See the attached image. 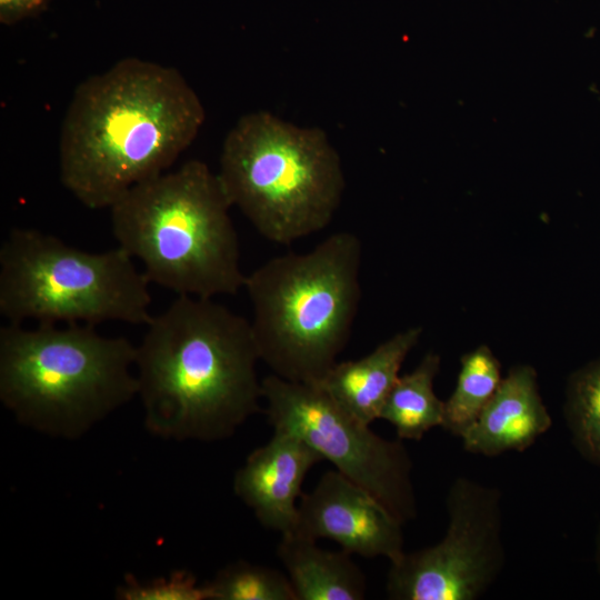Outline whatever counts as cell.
Returning <instances> with one entry per match:
<instances>
[{
    "label": "cell",
    "mask_w": 600,
    "mask_h": 600,
    "mask_svg": "<svg viewBox=\"0 0 600 600\" xmlns=\"http://www.w3.org/2000/svg\"><path fill=\"white\" fill-rule=\"evenodd\" d=\"M402 526L369 491L330 470L300 497L293 531L333 540L351 554L392 561L404 552Z\"/></svg>",
    "instance_id": "obj_10"
},
{
    "label": "cell",
    "mask_w": 600,
    "mask_h": 600,
    "mask_svg": "<svg viewBox=\"0 0 600 600\" xmlns=\"http://www.w3.org/2000/svg\"><path fill=\"white\" fill-rule=\"evenodd\" d=\"M273 429L294 433L336 470L383 503L403 524L417 517L412 461L401 441L387 440L342 410L317 383L269 374L261 380Z\"/></svg>",
    "instance_id": "obj_8"
},
{
    "label": "cell",
    "mask_w": 600,
    "mask_h": 600,
    "mask_svg": "<svg viewBox=\"0 0 600 600\" xmlns=\"http://www.w3.org/2000/svg\"><path fill=\"white\" fill-rule=\"evenodd\" d=\"M203 584L208 600H297L287 574L243 560L222 568Z\"/></svg>",
    "instance_id": "obj_18"
},
{
    "label": "cell",
    "mask_w": 600,
    "mask_h": 600,
    "mask_svg": "<svg viewBox=\"0 0 600 600\" xmlns=\"http://www.w3.org/2000/svg\"><path fill=\"white\" fill-rule=\"evenodd\" d=\"M316 541L290 531L281 534L277 548L297 600L364 599L366 577L351 553L322 549Z\"/></svg>",
    "instance_id": "obj_14"
},
{
    "label": "cell",
    "mask_w": 600,
    "mask_h": 600,
    "mask_svg": "<svg viewBox=\"0 0 600 600\" xmlns=\"http://www.w3.org/2000/svg\"><path fill=\"white\" fill-rule=\"evenodd\" d=\"M448 528L438 543L390 561L387 594L394 600H474L506 563L501 492L467 477L447 494Z\"/></svg>",
    "instance_id": "obj_9"
},
{
    "label": "cell",
    "mask_w": 600,
    "mask_h": 600,
    "mask_svg": "<svg viewBox=\"0 0 600 600\" xmlns=\"http://www.w3.org/2000/svg\"><path fill=\"white\" fill-rule=\"evenodd\" d=\"M501 380L500 362L488 346L464 353L454 390L444 401L441 428L460 438L480 416Z\"/></svg>",
    "instance_id": "obj_16"
},
{
    "label": "cell",
    "mask_w": 600,
    "mask_h": 600,
    "mask_svg": "<svg viewBox=\"0 0 600 600\" xmlns=\"http://www.w3.org/2000/svg\"><path fill=\"white\" fill-rule=\"evenodd\" d=\"M116 598L120 600H208L204 584L187 570H177L166 578L148 582L127 576L123 584L117 588Z\"/></svg>",
    "instance_id": "obj_19"
},
{
    "label": "cell",
    "mask_w": 600,
    "mask_h": 600,
    "mask_svg": "<svg viewBox=\"0 0 600 600\" xmlns=\"http://www.w3.org/2000/svg\"><path fill=\"white\" fill-rule=\"evenodd\" d=\"M146 327L134 368L149 432L218 441L260 411L250 320L212 299L177 296Z\"/></svg>",
    "instance_id": "obj_2"
},
{
    "label": "cell",
    "mask_w": 600,
    "mask_h": 600,
    "mask_svg": "<svg viewBox=\"0 0 600 600\" xmlns=\"http://www.w3.org/2000/svg\"><path fill=\"white\" fill-rule=\"evenodd\" d=\"M421 333V327L400 331L358 360L336 362L316 383L342 410L370 424L379 419L401 366Z\"/></svg>",
    "instance_id": "obj_13"
},
{
    "label": "cell",
    "mask_w": 600,
    "mask_h": 600,
    "mask_svg": "<svg viewBox=\"0 0 600 600\" xmlns=\"http://www.w3.org/2000/svg\"><path fill=\"white\" fill-rule=\"evenodd\" d=\"M49 0H0V21L14 24L43 11Z\"/></svg>",
    "instance_id": "obj_20"
},
{
    "label": "cell",
    "mask_w": 600,
    "mask_h": 600,
    "mask_svg": "<svg viewBox=\"0 0 600 600\" xmlns=\"http://www.w3.org/2000/svg\"><path fill=\"white\" fill-rule=\"evenodd\" d=\"M440 356L427 353L409 373L399 376L379 419L391 423L400 440H420L443 423L444 401L433 390L440 370Z\"/></svg>",
    "instance_id": "obj_15"
},
{
    "label": "cell",
    "mask_w": 600,
    "mask_h": 600,
    "mask_svg": "<svg viewBox=\"0 0 600 600\" xmlns=\"http://www.w3.org/2000/svg\"><path fill=\"white\" fill-rule=\"evenodd\" d=\"M564 417L580 454L600 464V356L570 374Z\"/></svg>",
    "instance_id": "obj_17"
},
{
    "label": "cell",
    "mask_w": 600,
    "mask_h": 600,
    "mask_svg": "<svg viewBox=\"0 0 600 600\" xmlns=\"http://www.w3.org/2000/svg\"><path fill=\"white\" fill-rule=\"evenodd\" d=\"M217 174L231 207L279 244L326 228L346 188L339 153L322 129L268 111L239 118L224 138Z\"/></svg>",
    "instance_id": "obj_6"
},
{
    "label": "cell",
    "mask_w": 600,
    "mask_h": 600,
    "mask_svg": "<svg viewBox=\"0 0 600 600\" xmlns=\"http://www.w3.org/2000/svg\"><path fill=\"white\" fill-rule=\"evenodd\" d=\"M323 458L292 432L273 429L271 439L253 450L236 472L233 491L264 528L293 531L297 499L311 468Z\"/></svg>",
    "instance_id": "obj_11"
},
{
    "label": "cell",
    "mask_w": 600,
    "mask_h": 600,
    "mask_svg": "<svg viewBox=\"0 0 600 600\" xmlns=\"http://www.w3.org/2000/svg\"><path fill=\"white\" fill-rule=\"evenodd\" d=\"M361 261L360 238L340 231L246 276L253 337L273 374L316 383L337 362L359 309Z\"/></svg>",
    "instance_id": "obj_5"
},
{
    "label": "cell",
    "mask_w": 600,
    "mask_h": 600,
    "mask_svg": "<svg viewBox=\"0 0 600 600\" xmlns=\"http://www.w3.org/2000/svg\"><path fill=\"white\" fill-rule=\"evenodd\" d=\"M150 281L119 246L88 252L31 228H13L0 248V313L9 323L147 326Z\"/></svg>",
    "instance_id": "obj_7"
},
{
    "label": "cell",
    "mask_w": 600,
    "mask_h": 600,
    "mask_svg": "<svg viewBox=\"0 0 600 600\" xmlns=\"http://www.w3.org/2000/svg\"><path fill=\"white\" fill-rule=\"evenodd\" d=\"M596 558H597L599 570H600V528H599L598 537H597Z\"/></svg>",
    "instance_id": "obj_21"
},
{
    "label": "cell",
    "mask_w": 600,
    "mask_h": 600,
    "mask_svg": "<svg viewBox=\"0 0 600 600\" xmlns=\"http://www.w3.org/2000/svg\"><path fill=\"white\" fill-rule=\"evenodd\" d=\"M136 349L93 326L0 329V400L44 434L77 439L138 394Z\"/></svg>",
    "instance_id": "obj_4"
},
{
    "label": "cell",
    "mask_w": 600,
    "mask_h": 600,
    "mask_svg": "<svg viewBox=\"0 0 600 600\" xmlns=\"http://www.w3.org/2000/svg\"><path fill=\"white\" fill-rule=\"evenodd\" d=\"M204 118L200 98L176 68L119 60L74 90L59 139L60 180L87 208L109 209L166 172Z\"/></svg>",
    "instance_id": "obj_1"
},
{
    "label": "cell",
    "mask_w": 600,
    "mask_h": 600,
    "mask_svg": "<svg viewBox=\"0 0 600 600\" xmlns=\"http://www.w3.org/2000/svg\"><path fill=\"white\" fill-rule=\"evenodd\" d=\"M218 174L189 160L131 188L109 209L112 233L150 281L212 299L243 288L239 239Z\"/></svg>",
    "instance_id": "obj_3"
},
{
    "label": "cell",
    "mask_w": 600,
    "mask_h": 600,
    "mask_svg": "<svg viewBox=\"0 0 600 600\" xmlns=\"http://www.w3.org/2000/svg\"><path fill=\"white\" fill-rule=\"evenodd\" d=\"M552 426L530 364L512 367L477 420L460 437L466 451L496 457L524 451Z\"/></svg>",
    "instance_id": "obj_12"
}]
</instances>
